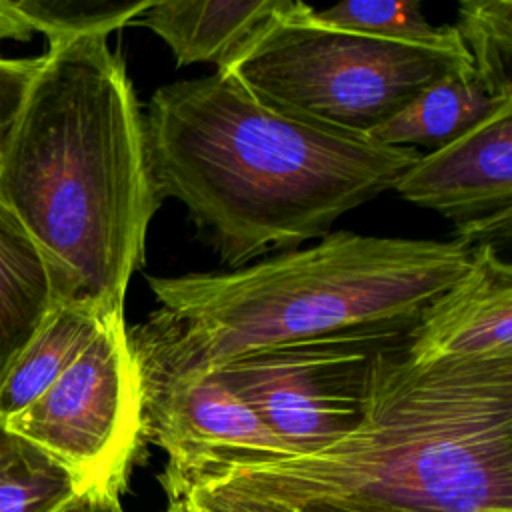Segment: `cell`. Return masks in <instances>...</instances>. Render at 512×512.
Masks as SVG:
<instances>
[{
  "label": "cell",
  "instance_id": "5b68a950",
  "mask_svg": "<svg viewBox=\"0 0 512 512\" xmlns=\"http://www.w3.org/2000/svg\"><path fill=\"white\" fill-rule=\"evenodd\" d=\"M308 12L298 2L224 72L276 106L364 136L448 74L474 72L466 46L384 40L316 24Z\"/></svg>",
  "mask_w": 512,
  "mask_h": 512
},
{
  "label": "cell",
  "instance_id": "7c38bea8",
  "mask_svg": "<svg viewBox=\"0 0 512 512\" xmlns=\"http://www.w3.org/2000/svg\"><path fill=\"white\" fill-rule=\"evenodd\" d=\"M54 306L38 248L0 204V386Z\"/></svg>",
  "mask_w": 512,
  "mask_h": 512
},
{
  "label": "cell",
  "instance_id": "8fae6325",
  "mask_svg": "<svg viewBox=\"0 0 512 512\" xmlns=\"http://www.w3.org/2000/svg\"><path fill=\"white\" fill-rule=\"evenodd\" d=\"M296 6V0H160L138 22L168 44L176 66L210 62L226 70Z\"/></svg>",
  "mask_w": 512,
  "mask_h": 512
},
{
  "label": "cell",
  "instance_id": "52a82bcc",
  "mask_svg": "<svg viewBox=\"0 0 512 512\" xmlns=\"http://www.w3.org/2000/svg\"><path fill=\"white\" fill-rule=\"evenodd\" d=\"M410 334H350L276 346L244 354L212 374L294 456L310 454L362 422L376 356Z\"/></svg>",
  "mask_w": 512,
  "mask_h": 512
},
{
  "label": "cell",
  "instance_id": "4fadbf2b",
  "mask_svg": "<svg viewBox=\"0 0 512 512\" xmlns=\"http://www.w3.org/2000/svg\"><path fill=\"white\" fill-rule=\"evenodd\" d=\"M110 316L90 306H54L0 386V420H10L38 400L82 354Z\"/></svg>",
  "mask_w": 512,
  "mask_h": 512
},
{
  "label": "cell",
  "instance_id": "ac0fdd59",
  "mask_svg": "<svg viewBox=\"0 0 512 512\" xmlns=\"http://www.w3.org/2000/svg\"><path fill=\"white\" fill-rule=\"evenodd\" d=\"M152 0H12L24 26L48 38V44L78 36H104L148 10Z\"/></svg>",
  "mask_w": 512,
  "mask_h": 512
},
{
  "label": "cell",
  "instance_id": "3957f363",
  "mask_svg": "<svg viewBox=\"0 0 512 512\" xmlns=\"http://www.w3.org/2000/svg\"><path fill=\"white\" fill-rule=\"evenodd\" d=\"M408 340L376 356L344 438L190 488L284 512H512V358L418 364Z\"/></svg>",
  "mask_w": 512,
  "mask_h": 512
},
{
  "label": "cell",
  "instance_id": "603a6c76",
  "mask_svg": "<svg viewBox=\"0 0 512 512\" xmlns=\"http://www.w3.org/2000/svg\"><path fill=\"white\" fill-rule=\"evenodd\" d=\"M188 506H190V512H196V510H194V508H192V504H190V502H188Z\"/></svg>",
  "mask_w": 512,
  "mask_h": 512
},
{
  "label": "cell",
  "instance_id": "9c48e42d",
  "mask_svg": "<svg viewBox=\"0 0 512 512\" xmlns=\"http://www.w3.org/2000/svg\"><path fill=\"white\" fill-rule=\"evenodd\" d=\"M452 220L458 240L502 234L512 224V98L454 142L422 154L394 188Z\"/></svg>",
  "mask_w": 512,
  "mask_h": 512
},
{
  "label": "cell",
  "instance_id": "e0dca14e",
  "mask_svg": "<svg viewBox=\"0 0 512 512\" xmlns=\"http://www.w3.org/2000/svg\"><path fill=\"white\" fill-rule=\"evenodd\" d=\"M454 28L486 92L512 98V0L460 2Z\"/></svg>",
  "mask_w": 512,
  "mask_h": 512
},
{
  "label": "cell",
  "instance_id": "277c9868",
  "mask_svg": "<svg viewBox=\"0 0 512 512\" xmlns=\"http://www.w3.org/2000/svg\"><path fill=\"white\" fill-rule=\"evenodd\" d=\"M462 240L328 232L226 272L146 276L158 308L128 326L146 400L244 354L350 334H410L470 266Z\"/></svg>",
  "mask_w": 512,
  "mask_h": 512
},
{
  "label": "cell",
  "instance_id": "6da1fadb",
  "mask_svg": "<svg viewBox=\"0 0 512 512\" xmlns=\"http://www.w3.org/2000/svg\"><path fill=\"white\" fill-rule=\"evenodd\" d=\"M142 116L160 200L182 202L230 268L326 236L422 156L294 114L224 70L160 86Z\"/></svg>",
  "mask_w": 512,
  "mask_h": 512
},
{
  "label": "cell",
  "instance_id": "44dd1931",
  "mask_svg": "<svg viewBox=\"0 0 512 512\" xmlns=\"http://www.w3.org/2000/svg\"><path fill=\"white\" fill-rule=\"evenodd\" d=\"M52 512H124L120 496L98 490H80Z\"/></svg>",
  "mask_w": 512,
  "mask_h": 512
},
{
  "label": "cell",
  "instance_id": "5bb4252c",
  "mask_svg": "<svg viewBox=\"0 0 512 512\" xmlns=\"http://www.w3.org/2000/svg\"><path fill=\"white\" fill-rule=\"evenodd\" d=\"M504 100L490 96L474 72H454L418 94L372 138L400 148L426 146L432 152L472 130Z\"/></svg>",
  "mask_w": 512,
  "mask_h": 512
},
{
  "label": "cell",
  "instance_id": "8992f818",
  "mask_svg": "<svg viewBox=\"0 0 512 512\" xmlns=\"http://www.w3.org/2000/svg\"><path fill=\"white\" fill-rule=\"evenodd\" d=\"M126 320L106 318L62 376L28 408L6 420L76 482V490L122 496L144 440L142 398Z\"/></svg>",
  "mask_w": 512,
  "mask_h": 512
},
{
  "label": "cell",
  "instance_id": "9a60e30c",
  "mask_svg": "<svg viewBox=\"0 0 512 512\" xmlns=\"http://www.w3.org/2000/svg\"><path fill=\"white\" fill-rule=\"evenodd\" d=\"M76 492L62 464L0 420V512H52Z\"/></svg>",
  "mask_w": 512,
  "mask_h": 512
},
{
  "label": "cell",
  "instance_id": "30bf717a",
  "mask_svg": "<svg viewBox=\"0 0 512 512\" xmlns=\"http://www.w3.org/2000/svg\"><path fill=\"white\" fill-rule=\"evenodd\" d=\"M406 354L418 364L512 358V266L494 244L472 248L468 270L424 312Z\"/></svg>",
  "mask_w": 512,
  "mask_h": 512
},
{
  "label": "cell",
  "instance_id": "ffe728a7",
  "mask_svg": "<svg viewBox=\"0 0 512 512\" xmlns=\"http://www.w3.org/2000/svg\"><path fill=\"white\" fill-rule=\"evenodd\" d=\"M184 496L188 498V502L196 512H284L270 504L236 500V498L212 494L200 488H190L184 492Z\"/></svg>",
  "mask_w": 512,
  "mask_h": 512
},
{
  "label": "cell",
  "instance_id": "7402d4cb",
  "mask_svg": "<svg viewBox=\"0 0 512 512\" xmlns=\"http://www.w3.org/2000/svg\"><path fill=\"white\" fill-rule=\"evenodd\" d=\"M166 512H190L188 498L184 494L180 496H170L168 498V510Z\"/></svg>",
  "mask_w": 512,
  "mask_h": 512
},
{
  "label": "cell",
  "instance_id": "7a4b0ae2",
  "mask_svg": "<svg viewBox=\"0 0 512 512\" xmlns=\"http://www.w3.org/2000/svg\"><path fill=\"white\" fill-rule=\"evenodd\" d=\"M0 204L38 248L56 306L124 312L162 200L134 86L104 36L40 56L0 156Z\"/></svg>",
  "mask_w": 512,
  "mask_h": 512
},
{
  "label": "cell",
  "instance_id": "ba28073f",
  "mask_svg": "<svg viewBox=\"0 0 512 512\" xmlns=\"http://www.w3.org/2000/svg\"><path fill=\"white\" fill-rule=\"evenodd\" d=\"M142 434L168 454L160 478L168 498L216 470L294 456L212 372L142 400Z\"/></svg>",
  "mask_w": 512,
  "mask_h": 512
},
{
  "label": "cell",
  "instance_id": "2e32d148",
  "mask_svg": "<svg viewBox=\"0 0 512 512\" xmlns=\"http://www.w3.org/2000/svg\"><path fill=\"white\" fill-rule=\"evenodd\" d=\"M308 16L322 26L352 30L384 40L436 48L464 46L452 24H430L418 0H348L324 10H314L310 6Z\"/></svg>",
  "mask_w": 512,
  "mask_h": 512
},
{
  "label": "cell",
  "instance_id": "d6986e66",
  "mask_svg": "<svg viewBox=\"0 0 512 512\" xmlns=\"http://www.w3.org/2000/svg\"><path fill=\"white\" fill-rule=\"evenodd\" d=\"M40 56L36 58H6L0 56V156L16 116L22 108L30 82L38 70Z\"/></svg>",
  "mask_w": 512,
  "mask_h": 512
}]
</instances>
